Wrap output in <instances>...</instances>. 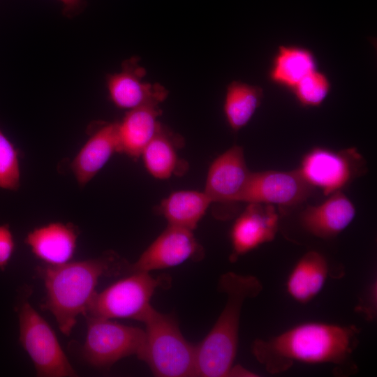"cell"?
<instances>
[{
    "mask_svg": "<svg viewBox=\"0 0 377 377\" xmlns=\"http://www.w3.org/2000/svg\"><path fill=\"white\" fill-rule=\"evenodd\" d=\"M361 162V156L354 149L334 151L317 147L303 158L299 170L311 186L331 195L352 179Z\"/></svg>",
    "mask_w": 377,
    "mask_h": 377,
    "instance_id": "obj_10",
    "label": "cell"
},
{
    "mask_svg": "<svg viewBox=\"0 0 377 377\" xmlns=\"http://www.w3.org/2000/svg\"><path fill=\"white\" fill-rule=\"evenodd\" d=\"M20 184L18 151L0 128V188L15 191Z\"/></svg>",
    "mask_w": 377,
    "mask_h": 377,
    "instance_id": "obj_24",
    "label": "cell"
},
{
    "mask_svg": "<svg viewBox=\"0 0 377 377\" xmlns=\"http://www.w3.org/2000/svg\"><path fill=\"white\" fill-rule=\"evenodd\" d=\"M63 5V14L68 17H73L81 13L86 6L84 0H58Z\"/></svg>",
    "mask_w": 377,
    "mask_h": 377,
    "instance_id": "obj_26",
    "label": "cell"
},
{
    "mask_svg": "<svg viewBox=\"0 0 377 377\" xmlns=\"http://www.w3.org/2000/svg\"><path fill=\"white\" fill-rule=\"evenodd\" d=\"M278 221L279 216L272 205L249 203L231 229L230 260L235 262L240 256L273 240L277 231Z\"/></svg>",
    "mask_w": 377,
    "mask_h": 377,
    "instance_id": "obj_13",
    "label": "cell"
},
{
    "mask_svg": "<svg viewBox=\"0 0 377 377\" xmlns=\"http://www.w3.org/2000/svg\"><path fill=\"white\" fill-rule=\"evenodd\" d=\"M358 332L354 325L306 322L267 340H256L251 350L270 374L282 373L295 362L341 365L357 346Z\"/></svg>",
    "mask_w": 377,
    "mask_h": 377,
    "instance_id": "obj_1",
    "label": "cell"
},
{
    "mask_svg": "<svg viewBox=\"0 0 377 377\" xmlns=\"http://www.w3.org/2000/svg\"><path fill=\"white\" fill-rule=\"evenodd\" d=\"M79 232L72 223L52 222L30 231L24 242L47 265L66 263L73 257Z\"/></svg>",
    "mask_w": 377,
    "mask_h": 377,
    "instance_id": "obj_15",
    "label": "cell"
},
{
    "mask_svg": "<svg viewBox=\"0 0 377 377\" xmlns=\"http://www.w3.org/2000/svg\"><path fill=\"white\" fill-rule=\"evenodd\" d=\"M330 89L327 77L316 69L303 77L291 90L302 106L315 107L323 103Z\"/></svg>",
    "mask_w": 377,
    "mask_h": 377,
    "instance_id": "obj_23",
    "label": "cell"
},
{
    "mask_svg": "<svg viewBox=\"0 0 377 377\" xmlns=\"http://www.w3.org/2000/svg\"><path fill=\"white\" fill-rule=\"evenodd\" d=\"M228 376H256V375L240 365L232 366Z\"/></svg>",
    "mask_w": 377,
    "mask_h": 377,
    "instance_id": "obj_27",
    "label": "cell"
},
{
    "mask_svg": "<svg viewBox=\"0 0 377 377\" xmlns=\"http://www.w3.org/2000/svg\"><path fill=\"white\" fill-rule=\"evenodd\" d=\"M218 288L226 294V302L213 327L196 345V376H228L237 353L243 304L258 296L263 285L254 276L228 272L221 275Z\"/></svg>",
    "mask_w": 377,
    "mask_h": 377,
    "instance_id": "obj_3",
    "label": "cell"
},
{
    "mask_svg": "<svg viewBox=\"0 0 377 377\" xmlns=\"http://www.w3.org/2000/svg\"><path fill=\"white\" fill-rule=\"evenodd\" d=\"M328 273L325 258L317 251H309L291 269L286 283V291L295 301L307 303L322 290Z\"/></svg>",
    "mask_w": 377,
    "mask_h": 377,
    "instance_id": "obj_18",
    "label": "cell"
},
{
    "mask_svg": "<svg viewBox=\"0 0 377 377\" xmlns=\"http://www.w3.org/2000/svg\"><path fill=\"white\" fill-rule=\"evenodd\" d=\"M251 173L243 148L235 145L219 156L209 166L204 192L212 204L238 202Z\"/></svg>",
    "mask_w": 377,
    "mask_h": 377,
    "instance_id": "obj_12",
    "label": "cell"
},
{
    "mask_svg": "<svg viewBox=\"0 0 377 377\" xmlns=\"http://www.w3.org/2000/svg\"><path fill=\"white\" fill-rule=\"evenodd\" d=\"M317 69L313 54L298 46H280L275 54L269 79L274 83L292 89L303 77Z\"/></svg>",
    "mask_w": 377,
    "mask_h": 377,
    "instance_id": "obj_21",
    "label": "cell"
},
{
    "mask_svg": "<svg viewBox=\"0 0 377 377\" xmlns=\"http://www.w3.org/2000/svg\"><path fill=\"white\" fill-rule=\"evenodd\" d=\"M142 323L145 339L136 356L155 376H196V346L184 338L172 314L152 307Z\"/></svg>",
    "mask_w": 377,
    "mask_h": 377,
    "instance_id": "obj_4",
    "label": "cell"
},
{
    "mask_svg": "<svg viewBox=\"0 0 377 377\" xmlns=\"http://www.w3.org/2000/svg\"><path fill=\"white\" fill-rule=\"evenodd\" d=\"M355 208L341 191L318 206H308L302 213V226L309 232L323 239L337 236L352 222Z\"/></svg>",
    "mask_w": 377,
    "mask_h": 377,
    "instance_id": "obj_16",
    "label": "cell"
},
{
    "mask_svg": "<svg viewBox=\"0 0 377 377\" xmlns=\"http://www.w3.org/2000/svg\"><path fill=\"white\" fill-rule=\"evenodd\" d=\"M205 250L192 230L168 225L167 228L130 265V273L168 269L188 260L200 261Z\"/></svg>",
    "mask_w": 377,
    "mask_h": 377,
    "instance_id": "obj_9",
    "label": "cell"
},
{
    "mask_svg": "<svg viewBox=\"0 0 377 377\" xmlns=\"http://www.w3.org/2000/svg\"><path fill=\"white\" fill-rule=\"evenodd\" d=\"M313 188L299 169L251 172L238 202L292 207L305 201Z\"/></svg>",
    "mask_w": 377,
    "mask_h": 377,
    "instance_id": "obj_8",
    "label": "cell"
},
{
    "mask_svg": "<svg viewBox=\"0 0 377 377\" xmlns=\"http://www.w3.org/2000/svg\"><path fill=\"white\" fill-rule=\"evenodd\" d=\"M211 204L204 191L181 190L163 199L158 211L168 225L193 231Z\"/></svg>",
    "mask_w": 377,
    "mask_h": 377,
    "instance_id": "obj_20",
    "label": "cell"
},
{
    "mask_svg": "<svg viewBox=\"0 0 377 377\" xmlns=\"http://www.w3.org/2000/svg\"><path fill=\"white\" fill-rule=\"evenodd\" d=\"M15 249V242L8 225L0 226V269L8 265Z\"/></svg>",
    "mask_w": 377,
    "mask_h": 377,
    "instance_id": "obj_25",
    "label": "cell"
},
{
    "mask_svg": "<svg viewBox=\"0 0 377 377\" xmlns=\"http://www.w3.org/2000/svg\"><path fill=\"white\" fill-rule=\"evenodd\" d=\"M116 152H120L119 122L92 125L89 138L71 164L78 184H88Z\"/></svg>",
    "mask_w": 377,
    "mask_h": 377,
    "instance_id": "obj_14",
    "label": "cell"
},
{
    "mask_svg": "<svg viewBox=\"0 0 377 377\" xmlns=\"http://www.w3.org/2000/svg\"><path fill=\"white\" fill-rule=\"evenodd\" d=\"M180 138L162 126L144 149L141 157L147 170L154 178L166 179L186 172L188 164L177 153Z\"/></svg>",
    "mask_w": 377,
    "mask_h": 377,
    "instance_id": "obj_19",
    "label": "cell"
},
{
    "mask_svg": "<svg viewBox=\"0 0 377 377\" xmlns=\"http://www.w3.org/2000/svg\"><path fill=\"white\" fill-rule=\"evenodd\" d=\"M20 342L40 377H75L76 371L63 350L49 323L27 297L17 307Z\"/></svg>",
    "mask_w": 377,
    "mask_h": 377,
    "instance_id": "obj_6",
    "label": "cell"
},
{
    "mask_svg": "<svg viewBox=\"0 0 377 377\" xmlns=\"http://www.w3.org/2000/svg\"><path fill=\"white\" fill-rule=\"evenodd\" d=\"M262 88L242 82L227 87L223 110L228 124L235 131L245 126L261 103Z\"/></svg>",
    "mask_w": 377,
    "mask_h": 377,
    "instance_id": "obj_22",
    "label": "cell"
},
{
    "mask_svg": "<svg viewBox=\"0 0 377 377\" xmlns=\"http://www.w3.org/2000/svg\"><path fill=\"white\" fill-rule=\"evenodd\" d=\"M130 265L107 251L94 258L38 267L46 291L42 306L53 315L61 332L69 336L77 317L85 316L99 279L130 273Z\"/></svg>",
    "mask_w": 377,
    "mask_h": 377,
    "instance_id": "obj_2",
    "label": "cell"
},
{
    "mask_svg": "<svg viewBox=\"0 0 377 377\" xmlns=\"http://www.w3.org/2000/svg\"><path fill=\"white\" fill-rule=\"evenodd\" d=\"M161 114L159 105H145L127 111L119 122L120 153L140 157L162 127L158 121Z\"/></svg>",
    "mask_w": 377,
    "mask_h": 377,
    "instance_id": "obj_17",
    "label": "cell"
},
{
    "mask_svg": "<svg viewBox=\"0 0 377 377\" xmlns=\"http://www.w3.org/2000/svg\"><path fill=\"white\" fill-rule=\"evenodd\" d=\"M145 70L138 59L125 60L121 70L107 77L110 100L119 108L131 110L145 105H159L168 96L167 89L159 84L143 80Z\"/></svg>",
    "mask_w": 377,
    "mask_h": 377,
    "instance_id": "obj_11",
    "label": "cell"
},
{
    "mask_svg": "<svg viewBox=\"0 0 377 377\" xmlns=\"http://www.w3.org/2000/svg\"><path fill=\"white\" fill-rule=\"evenodd\" d=\"M168 275L152 276L147 272H133L91 298L86 316L108 319L127 318L142 322L152 309L150 300L158 288L170 286Z\"/></svg>",
    "mask_w": 377,
    "mask_h": 377,
    "instance_id": "obj_5",
    "label": "cell"
},
{
    "mask_svg": "<svg viewBox=\"0 0 377 377\" xmlns=\"http://www.w3.org/2000/svg\"><path fill=\"white\" fill-rule=\"evenodd\" d=\"M85 318L87 330L80 353L87 364L108 369L119 360L137 355L144 341L145 330L108 318Z\"/></svg>",
    "mask_w": 377,
    "mask_h": 377,
    "instance_id": "obj_7",
    "label": "cell"
}]
</instances>
